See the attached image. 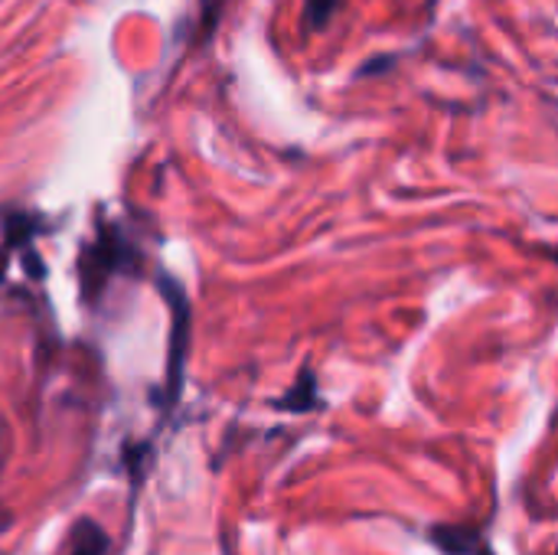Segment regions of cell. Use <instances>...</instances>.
I'll use <instances>...</instances> for the list:
<instances>
[{
    "label": "cell",
    "mask_w": 558,
    "mask_h": 555,
    "mask_svg": "<svg viewBox=\"0 0 558 555\" xmlns=\"http://www.w3.org/2000/svg\"><path fill=\"white\" fill-rule=\"evenodd\" d=\"M105 550H108L105 530L98 523H92V520H78L62 555H105Z\"/></svg>",
    "instance_id": "cell-1"
}]
</instances>
